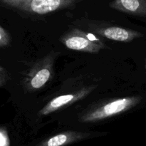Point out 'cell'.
<instances>
[{
	"label": "cell",
	"instance_id": "obj_10",
	"mask_svg": "<svg viewBox=\"0 0 146 146\" xmlns=\"http://www.w3.org/2000/svg\"><path fill=\"white\" fill-rule=\"evenodd\" d=\"M0 146H9V138L7 131L0 129Z\"/></svg>",
	"mask_w": 146,
	"mask_h": 146
},
{
	"label": "cell",
	"instance_id": "obj_4",
	"mask_svg": "<svg viewBox=\"0 0 146 146\" xmlns=\"http://www.w3.org/2000/svg\"><path fill=\"white\" fill-rule=\"evenodd\" d=\"M110 6L120 11L146 17V0H113Z\"/></svg>",
	"mask_w": 146,
	"mask_h": 146
},
{
	"label": "cell",
	"instance_id": "obj_9",
	"mask_svg": "<svg viewBox=\"0 0 146 146\" xmlns=\"http://www.w3.org/2000/svg\"><path fill=\"white\" fill-rule=\"evenodd\" d=\"M10 42V37L6 30L0 26V47L6 46Z\"/></svg>",
	"mask_w": 146,
	"mask_h": 146
},
{
	"label": "cell",
	"instance_id": "obj_6",
	"mask_svg": "<svg viewBox=\"0 0 146 146\" xmlns=\"http://www.w3.org/2000/svg\"><path fill=\"white\" fill-rule=\"evenodd\" d=\"M101 34L108 39L113 41L128 42L135 38L143 36V34L138 31L118 27H111L101 31Z\"/></svg>",
	"mask_w": 146,
	"mask_h": 146
},
{
	"label": "cell",
	"instance_id": "obj_8",
	"mask_svg": "<svg viewBox=\"0 0 146 146\" xmlns=\"http://www.w3.org/2000/svg\"><path fill=\"white\" fill-rule=\"evenodd\" d=\"M51 76V71L48 68H42L36 74L31 81V86L33 88L38 89L41 88L48 81Z\"/></svg>",
	"mask_w": 146,
	"mask_h": 146
},
{
	"label": "cell",
	"instance_id": "obj_1",
	"mask_svg": "<svg viewBox=\"0 0 146 146\" xmlns=\"http://www.w3.org/2000/svg\"><path fill=\"white\" fill-rule=\"evenodd\" d=\"M81 0H0L9 8L36 14H46L74 7Z\"/></svg>",
	"mask_w": 146,
	"mask_h": 146
},
{
	"label": "cell",
	"instance_id": "obj_7",
	"mask_svg": "<svg viewBox=\"0 0 146 146\" xmlns=\"http://www.w3.org/2000/svg\"><path fill=\"white\" fill-rule=\"evenodd\" d=\"M85 135L81 133L65 132L48 138L37 146H64L82 139Z\"/></svg>",
	"mask_w": 146,
	"mask_h": 146
},
{
	"label": "cell",
	"instance_id": "obj_5",
	"mask_svg": "<svg viewBox=\"0 0 146 146\" xmlns=\"http://www.w3.org/2000/svg\"><path fill=\"white\" fill-rule=\"evenodd\" d=\"M87 92L86 91H82L79 93L75 94H66V95L59 96L56 98L51 100L47 105H46L41 111H39L38 114L40 115H46L50 114L51 113L57 111L61 107L66 105L78 101L80 98L85 96Z\"/></svg>",
	"mask_w": 146,
	"mask_h": 146
},
{
	"label": "cell",
	"instance_id": "obj_3",
	"mask_svg": "<svg viewBox=\"0 0 146 146\" xmlns=\"http://www.w3.org/2000/svg\"><path fill=\"white\" fill-rule=\"evenodd\" d=\"M64 39L66 46L74 51L97 53L104 47L102 43L92 41L86 36V34L77 29L74 30L73 33Z\"/></svg>",
	"mask_w": 146,
	"mask_h": 146
},
{
	"label": "cell",
	"instance_id": "obj_11",
	"mask_svg": "<svg viewBox=\"0 0 146 146\" xmlns=\"http://www.w3.org/2000/svg\"><path fill=\"white\" fill-rule=\"evenodd\" d=\"M5 83V78L3 76L0 75V87L2 86Z\"/></svg>",
	"mask_w": 146,
	"mask_h": 146
},
{
	"label": "cell",
	"instance_id": "obj_12",
	"mask_svg": "<svg viewBox=\"0 0 146 146\" xmlns=\"http://www.w3.org/2000/svg\"><path fill=\"white\" fill-rule=\"evenodd\" d=\"M2 71H4V68H3L2 67H1V66H0V74H1V73L2 72Z\"/></svg>",
	"mask_w": 146,
	"mask_h": 146
},
{
	"label": "cell",
	"instance_id": "obj_2",
	"mask_svg": "<svg viewBox=\"0 0 146 146\" xmlns=\"http://www.w3.org/2000/svg\"><path fill=\"white\" fill-rule=\"evenodd\" d=\"M142 98L140 96L127 97L113 101L103 106L98 107L81 118L82 122H94L101 121L113 115L120 114L131 109L140 103Z\"/></svg>",
	"mask_w": 146,
	"mask_h": 146
},
{
	"label": "cell",
	"instance_id": "obj_13",
	"mask_svg": "<svg viewBox=\"0 0 146 146\" xmlns=\"http://www.w3.org/2000/svg\"><path fill=\"white\" fill-rule=\"evenodd\" d=\"M145 69H146V66H145Z\"/></svg>",
	"mask_w": 146,
	"mask_h": 146
}]
</instances>
